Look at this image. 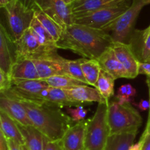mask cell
I'll return each mask as SVG.
<instances>
[{
    "label": "cell",
    "instance_id": "obj_1",
    "mask_svg": "<svg viewBox=\"0 0 150 150\" xmlns=\"http://www.w3.org/2000/svg\"><path fill=\"white\" fill-rule=\"evenodd\" d=\"M113 43L106 31L74 23L63 26L56 44L57 49L70 50L83 58L97 60Z\"/></svg>",
    "mask_w": 150,
    "mask_h": 150
},
{
    "label": "cell",
    "instance_id": "obj_2",
    "mask_svg": "<svg viewBox=\"0 0 150 150\" xmlns=\"http://www.w3.org/2000/svg\"><path fill=\"white\" fill-rule=\"evenodd\" d=\"M18 100L26 109L32 124L49 141L62 140L74 122L59 106L46 101Z\"/></svg>",
    "mask_w": 150,
    "mask_h": 150
},
{
    "label": "cell",
    "instance_id": "obj_3",
    "mask_svg": "<svg viewBox=\"0 0 150 150\" xmlns=\"http://www.w3.org/2000/svg\"><path fill=\"white\" fill-rule=\"evenodd\" d=\"M108 121L110 135L137 132L142 124V118L130 103H120L117 100L108 102Z\"/></svg>",
    "mask_w": 150,
    "mask_h": 150
},
{
    "label": "cell",
    "instance_id": "obj_4",
    "mask_svg": "<svg viewBox=\"0 0 150 150\" xmlns=\"http://www.w3.org/2000/svg\"><path fill=\"white\" fill-rule=\"evenodd\" d=\"M108 104V102L98 103L93 117L87 119L84 143L86 149L103 150L107 139L110 135Z\"/></svg>",
    "mask_w": 150,
    "mask_h": 150
},
{
    "label": "cell",
    "instance_id": "obj_5",
    "mask_svg": "<svg viewBox=\"0 0 150 150\" xmlns=\"http://www.w3.org/2000/svg\"><path fill=\"white\" fill-rule=\"evenodd\" d=\"M149 4L146 0H133L126 11L111 24L103 28V30L111 32L114 41L129 44L134 32V25L139 13L144 6Z\"/></svg>",
    "mask_w": 150,
    "mask_h": 150
},
{
    "label": "cell",
    "instance_id": "obj_6",
    "mask_svg": "<svg viewBox=\"0 0 150 150\" xmlns=\"http://www.w3.org/2000/svg\"><path fill=\"white\" fill-rule=\"evenodd\" d=\"M17 60H54L59 56L56 48H49L42 45L38 41L30 28L26 29L18 41H14Z\"/></svg>",
    "mask_w": 150,
    "mask_h": 150
},
{
    "label": "cell",
    "instance_id": "obj_7",
    "mask_svg": "<svg viewBox=\"0 0 150 150\" xmlns=\"http://www.w3.org/2000/svg\"><path fill=\"white\" fill-rule=\"evenodd\" d=\"M4 9L10 36L14 41H18L30 26L35 16L34 9L26 7L21 0H12Z\"/></svg>",
    "mask_w": 150,
    "mask_h": 150
},
{
    "label": "cell",
    "instance_id": "obj_8",
    "mask_svg": "<svg viewBox=\"0 0 150 150\" xmlns=\"http://www.w3.org/2000/svg\"><path fill=\"white\" fill-rule=\"evenodd\" d=\"M127 1L128 0H125L92 13L74 16V23L103 29L129 8L130 4Z\"/></svg>",
    "mask_w": 150,
    "mask_h": 150
},
{
    "label": "cell",
    "instance_id": "obj_9",
    "mask_svg": "<svg viewBox=\"0 0 150 150\" xmlns=\"http://www.w3.org/2000/svg\"><path fill=\"white\" fill-rule=\"evenodd\" d=\"M33 7L40 9L61 26L74 24L71 7L66 4L63 0H35Z\"/></svg>",
    "mask_w": 150,
    "mask_h": 150
},
{
    "label": "cell",
    "instance_id": "obj_10",
    "mask_svg": "<svg viewBox=\"0 0 150 150\" xmlns=\"http://www.w3.org/2000/svg\"><path fill=\"white\" fill-rule=\"evenodd\" d=\"M17 60L15 42L2 24L0 25V70L10 74Z\"/></svg>",
    "mask_w": 150,
    "mask_h": 150
},
{
    "label": "cell",
    "instance_id": "obj_11",
    "mask_svg": "<svg viewBox=\"0 0 150 150\" xmlns=\"http://www.w3.org/2000/svg\"><path fill=\"white\" fill-rule=\"evenodd\" d=\"M116 56L127 70L130 79L136 78L139 74V62L130 44L114 41L112 45Z\"/></svg>",
    "mask_w": 150,
    "mask_h": 150
},
{
    "label": "cell",
    "instance_id": "obj_12",
    "mask_svg": "<svg viewBox=\"0 0 150 150\" xmlns=\"http://www.w3.org/2000/svg\"><path fill=\"white\" fill-rule=\"evenodd\" d=\"M0 110L5 112L13 120L20 124L33 126L22 103L18 100L1 93L0 96Z\"/></svg>",
    "mask_w": 150,
    "mask_h": 150
},
{
    "label": "cell",
    "instance_id": "obj_13",
    "mask_svg": "<svg viewBox=\"0 0 150 150\" xmlns=\"http://www.w3.org/2000/svg\"><path fill=\"white\" fill-rule=\"evenodd\" d=\"M87 120L77 122L69 128L61 141L65 150H84Z\"/></svg>",
    "mask_w": 150,
    "mask_h": 150
},
{
    "label": "cell",
    "instance_id": "obj_14",
    "mask_svg": "<svg viewBox=\"0 0 150 150\" xmlns=\"http://www.w3.org/2000/svg\"><path fill=\"white\" fill-rule=\"evenodd\" d=\"M102 70L105 71L115 79L119 78H130V75L116 56L112 46L107 49L98 59Z\"/></svg>",
    "mask_w": 150,
    "mask_h": 150
},
{
    "label": "cell",
    "instance_id": "obj_15",
    "mask_svg": "<svg viewBox=\"0 0 150 150\" xmlns=\"http://www.w3.org/2000/svg\"><path fill=\"white\" fill-rule=\"evenodd\" d=\"M64 90L70 99L79 104L86 102H109L103 98L96 88L89 87L87 85H79Z\"/></svg>",
    "mask_w": 150,
    "mask_h": 150
},
{
    "label": "cell",
    "instance_id": "obj_16",
    "mask_svg": "<svg viewBox=\"0 0 150 150\" xmlns=\"http://www.w3.org/2000/svg\"><path fill=\"white\" fill-rule=\"evenodd\" d=\"M46 101L59 106L61 108L64 107H78L81 105L71 101L64 89L51 86L42 90L40 93L37 101Z\"/></svg>",
    "mask_w": 150,
    "mask_h": 150
},
{
    "label": "cell",
    "instance_id": "obj_17",
    "mask_svg": "<svg viewBox=\"0 0 150 150\" xmlns=\"http://www.w3.org/2000/svg\"><path fill=\"white\" fill-rule=\"evenodd\" d=\"M124 1L125 0H73L70 7L73 16H77L92 13Z\"/></svg>",
    "mask_w": 150,
    "mask_h": 150
},
{
    "label": "cell",
    "instance_id": "obj_18",
    "mask_svg": "<svg viewBox=\"0 0 150 150\" xmlns=\"http://www.w3.org/2000/svg\"><path fill=\"white\" fill-rule=\"evenodd\" d=\"M62 56L54 60H34L40 79L57 75H66L62 64Z\"/></svg>",
    "mask_w": 150,
    "mask_h": 150
},
{
    "label": "cell",
    "instance_id": "obj_19",
    "mask_svg": "<svg viewBox=\"0 0 150 150\" xmlns=\"http://www.w3.org/2000/svg\"><path fill=\"white\" fill-rule=\"evenodd\" d=\"M22 135L24 146L28 150H43L45 137L32 125L25 126L17 123Z\"/></svg>",
    "mask_w": 150,
    "mask_h": 150
},
{
    "label": "cell",
    "instance_id": "obj_20",
    "mask_svg": "<svg viewBox=\"0 0 150 150\" xmlns=\"http://www.w3.org/2000/svg\"><path fill=\"white\" fill-rule=\"evenodd\" d=\"M10 75L16 79H40L35 63L29 59L17 60L12 68Z\"/></svg>",
    "mask_w": 150,
    "mask_h": 150
},
{
    "label": "cell",
    "instance_id": "obj_21",
    "mask_svg": "<svg viewBox=\"0 0 150 150\" xmlns=\"http://www.w3.org/2000/svg\"><path fill=\"white\" fill-rule=\"evenodd\" d=\"M129 44L139 60L144 63H150V33L142 36L139 30H135L130 38Z\"/></svg>",
    "mask_w": 150,
    "mask_h": 150
},
{
    "label": "cell",
    "instance_id": "obj_22",
    "mask_svg": "<svg viewBox=\"0 0 150 150\" xmlns=\"http://www.w3.org/2000/svg\"><path fill=\"white\" fill-rule=\"evenodd\" d=\"M0 125L1 132L6 138L13 140L20 145H24L23 135L17 122L1 110H0Z\"/></svg>",
    "mask_w": 150,
    "mask_h": 150
},
{
    "label": "cell",
    "instance_id": "obj_23",
    "mask_svg": "<svg viewBox=\"0 0 150 150\" xmlns=\"http://www.w3.org/2000/svg\"><path fill=\"white\" fill-rule=\"evenodd\" d=\"M136 132L110 135L107 139L103 150H129L134 144Z\"/></svg>",
    "mask_w": 150,
    "mask_h": 150
},
{
    "label": "cell",
    "instance_id": "obj_24",
    "mask_svg": "<svg viewBox=\"0 0 150 150\" xmlns=\"http://www.w3.org/2000/svg\"><path fill=\"white\" fill-rule=\"evenodd\" d=\"M35 11V16L38 19L41 24L51 35L54 41L56 43L59 41L62 33L63 26L57 23L55 20L50 17L49 16L42 12L40 9L37 7H33Z\"/></svg>",
    "mask_w": 150,
    "mask_h": 150
},
{
    "label": "cell",
    "instance_id": "obj_25",
    "mask_svg": "<svg viewBox=\"0 0 150 150\" xmlns=\"http://www.w3.org/2000/svg\"><path fill=\"white\" fill-rule=\"evenodd\" d=\"M114 81L115 79L111 75L101 69L95 88L107 101L114 94Z\"/></svg>",
    "mask_w": 150,
    "mask_h": 150
},
{
    "label": "cell",
    "instance_id": "obj_26",
    "mask_svg": "<svg viewBox=\"0 0 150 150\" xmlns=\"http://www.w3.org/2000/svg\"><path fill=\"white\" fill-rule=\"evenodd\" d=\"M29 28L31 29L35 38L42 45L49 47V48L57 49V44L52 37L47 32L46 29L43 27V26L41 24L40 22L35 16H34Z\"/></svg>",
    "mask_w": 150,
    "mask_h": 150
},
{
    "label": "cell",
    "instance_id": "obj_27",
    "mask_svg": "<svg viewBox=\"0 0 150 150\" xmlns=\"http://www.w3.org/2000/svg\"><path fill=\"white\" fill-rule=\"evenodd\" d=\"M84 58H80L79 60H67L62 57L61 60L63 69L66 75L72 76L83 83L88 85V82L85 78L83 72L82 71L81 63Z\"/></svg>",
    "mask_w": 150,
    "mask_h": 150
},
{
    "label": "cell",
    "instance_id": "obj_28",
    "mask_svg": "<svg viewBox=\"0 0 150 150\" xmlns=\"http://www.w3.org/2000/svg\"><path fill=\"white\" fill-rule=\"evenodd\" d=\"M81 68L88 85L95 87L101 71L100 66L98 60L84 58L81 63Z\"/></svg>",
    "mask_w": 150,
    "mask_h": 150
},
{
    "label": "cell",
    "instance_id": "obj_29",
    "mask_svg": "<svg viewBox=\"0 0 150 150\" xmlns=\"http://www.w3.org/2000/svg\"><path fill=\"white\" fill-rule=\"evenodd\" d=\"M42 80L45 81L51 87L62 89H69L79 85H86L81 81L68 76V75H57L46 78Z\"/></svg>",
    "mask_w": 150,
    "mask_h": 150
},
{
    "label": "cell",
    "instance_id": "obj_30",
    "mask_svg": "<svg viewBox=\"0 0 150 150\" xmlns=\"http://www.w3.org/2000/svg\"><path fill=\"white\" fill-rule=\"evenodd\" d=\"M67 112L74 122H79L81 121L84 120L85 117L87 115V110L84 109L83 105L75 107V108L68 107L67 108Z\"/></svg>",
    "mask_w": 150,
    "mask_h": 150
},
{
    "label": "cell",
    "instance_id": "obj_31",
    "mask_svg": "<svg viewBox=\"0 0 150 150\" xmlns=\"http://www.w3.org/2000/svg\"><path fill=\"white\" fill-rule=\"evenodd\" d=\"M13 78L11 75L0 70V91L5 92L11 88Z\"/></svg>",
    "mask_w": 150,
    "mask_h": 150
},
{
    "label": "cell",
    "instance_id": "obj_32",
    "mask_svg": "<svg viewBox=\"0 0 150 150\" xmlns=\"http://www.w3.org/2000/svg\"><path fill=\"white\" fill-rule=\"evenodd\" d=\"M43 150H63V146L61 140L52 141L45 138Z\"/></svg>",
    "mask_w": 150,
    "mask_h": 150
},
{
    "label": "cell",
    "instance_id": "obj_33",
    "mask_svg": "<svg viewBox=\"0 0 150 150\" xmlns=\"http://www.w3.org/2000/svg\"><path fill=\"white\" fill-rule=\"evenodd\" d=\"M140 141H142V150H150V132L144 131Z\"/></svg>",
    "mask_w": 150,
    "mask_h": 150
},
{
    "label": "cell",
    "instance_id": "obj_34",
    "mask_svg": "<svg viewBox=\"0 0 150 150\" xmlns=\"http://www.w3.org/2000/svg\"><path fill=\"white\" fill-rule=\"evenodd\" d=\"M139 74H145L150 76V63L139 62Z\"/></svg>",
    "mask_w": 150,
    "mask_h": 150
},
{
    "label": "cell",
    "instance_id": "obj_35",
    "mask_svg": "<svg viewBox=\"0 0 150 150\" xmlns=\"http://www.w3.org/2000/svg\"><path fill=\"white\" fill-rule=\"evenodd\" d=\"M135 106L138 107L140 110L142 111H146V110H149L150 109V101L149 100H145V99H142L139 102H134L133 103Z\"/></svg>",
    "mask_w": 150,
    "mask_h": 150
},
{
    "label": "cell",
    "instance_id": "obj_36",
    "mask_svg": "<svg viewBox=\"0 0 150 150\" xmlns=\"http://www.w3.org/2000/svg\"><path fill=\"white\" fill-rule=\"evenodd\" d=\"M7 141L9 150H21V145L16 143V141H13L11 139H8V138H7Z\"/></svg>",
    "mask_w": 150,
    "mask_h": 150
},
{
    "label": "cell",
    "instance_id": "obj_37",
    "mask_svg": "<svg viewBox=\"0 0 150 150\" xmlns=\"http://www.w3.org/2000/svg\"><path fill=\"white\" fill-rule=\"evenodd\" d=\"M127 95L130 97H133L136 96V90L130 84H127Z\"/></svg>",
    "mask_w": 150,
    "mask_h": 150
},
{
    "label": "cell",
    "instance_id": "obj_38",
    "mask_svg": "<svg viewBox=\"0 0 150 150\" xmlns=\"http://www.w3.org/2000/svg\"><path fill=\"white\" fill-rule=\"evenodd\" d=\"M21 2L23 3L25 7L29 9H32L35 0H21Z\"/></svg>",
    "mask_w": 150,
    "mask_h": 150
},
{
    "label": "cell",
    "instance_id": "obj_39",
    "mask_svg": "<svg viewBox=\"0 0 150 150\" xmlns=\"http://www.w3.org/2000/svg\"><path fill=\"white\" fill-rule=\"evenodd\" d=\"M129 150H142V141L139 140V141L136 144H133V145L130 146Z\"/></svg>",
    "mask_w": 150,
    "mask_h": 150
},
{
    "label": "cell",
    "instance_id": "obj_40",
    "mask_svg": "<svg viewBox=\"0 0 150 150\" xmlns=\"http://www.w3.org/2000/svg\"><path fill=\"white\" fill-rule=\"evenodd\" d=\"M139 33L142 35V36H146V35H149L150 33V25L146 29H143V30H139Z\"/></svg>",
    "mask_w": 150,
    "mask_h": 150
},
{
    "label": "cell",
    "instance_id": "obj_41",
    "mask_svg": "<svg viewBox=\"0 0 150 150\" xmlns=\"http://www.w3.org/2000/svg\"><path fill=\"white\" fill-rule=\"evenodd\" d=\"M145 131H147V132H150V110H149V117H148V121L147 123H146V128L144 129Z\"/></svg>",
    "mask_w": 150,
    "mask_h": 150
},
{
    "label": "cell",
    "instance_id": "obj_42",
    "mask_svg": "<svg viewBox=\"0 0 150 150\" xmlns=\"http://www.w3.org/2000/svg\"><path fill=\"white\" fill-rule=\"evenodd\" d=\"M9 2H10L9 0H0V6L1 8H4Z\"/></svg>",
    "mask_w": 150,
    "mask_h": 150
},
{
    "label": "cell",
    "instance_id": "obj_43",
    "mask_svg": "<svg viewBox=\"0 0 150 150\" xmlns=\"http://www.w3.org/2000/svg\"><path fill=\"white\" fill-rule=\"evenodd\" d=\"M146 84L149 88V101H150V76H146ZM150 110V109H149Z\"/></svg>",
    "mask_w": 150,
    "mask_h": 150
},
{
    "label": "cell",
    "instance_id": "obj_44",
    "mask_svg": "<svg viewBox=\"0 0 150 150\" xmlns=\"http://www.w3.org/2000/svg\"><path fill=\"white\" fill-rule=\"evenodd\" d=\"M63 1H64V2L66 4H67V5H70L71 3L73 2V0H63Z\"/></svg>",
    "mask_w": 150,
    "mask_h": 150
},
{
    "label": "cell",
    "instance_id": "obj_45",
    "mask_svg": "<svg viewBox=\"0 0 150 150\" xmlns=\"http://www.w3.org/2000/svg\"><path fill=\"white\" fill-rule=\"evenodd\" d=\"M21 150H28L27 148H26V147L24 145H21Z\"/></svg>",
    "mask_w": 150,
    "mask_h": 150
},
{
    "label": "cell",
    "instance_id": "obj_46",
    "mask_svg": "<svg viewBox=\"0 0 150 150\" xmlns=\"http://www.w3.org/2000/svg\"><path fill=\"white\" fill-rule=\"evenodd\" d=\"M86 150H102V149H86Z\"/></svg>",
    "mask_w": 150,
    "mask_h": 150
},
{
    "label": "cell",
    "instance_id": "obj_47",
    "mask_svg": "<svg viewBox=\"0 0 150 150\" xmlns=\"http://www.w3.org/2000/svg\"><path fill=\"white\" fill-rule=\"evenodd\" d=\"M146 1H148V2H149V4H150V0H146Z\"/></svg>",
    "mask_w": 150,
    "mask_h": 150
},
{
    "label": "cell",
    "instance_id": "obj_48",
    "mask_svg": "<svg viewBox=\"0 0 150 150\" xmlns=\"http://www.w3.org/2000/svg\"><path fill=\"white\" fill-rule=\"evenodd\" d=\"M12 1V0H9V1Z\"/></svg>",
    "mask_w": 150,
    "mask_h": 150
},
{
    "label": "cell",
    "instance_id": "obj_49",
    "mask_svg": "<svg viewBox=\"0 0 150 150\" xmlns=\"http://www.w3.org/2000/svg\"><path fill=\"white\" fill-rule=\"evenodd\" d=\"M63 150H65V149H64V148H63Z\"/></svg>",
    "mask_w": 150,
    "mask_h": 150
},
{
    "label": "cell",
    "instance_id": "obj_50",
    "mask_svg": "<svg viewBox=\"0 0 150 150\" xmlns=\"http://www.w3.org/2000/svg\"><path fill=\"white\" fill-rule=\"evenodd\" d=\"M84 150H86V149H84Z\"/></svg>",
    "mask_w": 150,
    "mask_h": 150
}]
</instances>
